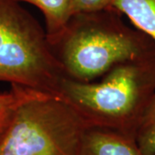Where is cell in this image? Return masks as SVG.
<instances>
[{
	"label": "cell",
	"mask_w": 155,
	"mask_h": 155,
	"mask_svg": "<svg viewBox=\"0 0 155 155\" xmlns=\"http://www.w3.org/2000/svg\"><path fill=\"white\" fill-rule=\"evenodd\" d=\"M122 16L114 8L77 13L48 39L65 77L91 82L119 64L155 56L154 41Z\"/></svg>",
	"instance_id": "cell-1"
},
{
	"label": "cell",
	"mask_w": 155,
	"mask_h": 155,
	"mask_svg": "<svg viewBox=\"0 0 155 155\" xmlns=\"http://www.w3.org/2000/svg\"><path fill=\"white\" fill-rule=\"evenodd\" d=\"M155 92V56L119 64L91 82L65 78L60 97L90 127L107 128L134 138L135 130Z\"/></svg>",
	"instance_id": "cell-2"
},
{
	"label": "cell",
	"mask_w": 155,
	"mask_h": 155,
	"mask_svg": "<svg viewBox=\"0 0 155 155\" xmlns=\"http://www.w3.org/2000/svg\"><path fill=\"white\" fill-rule=\"evenodd\" d=\"M89 125L60 97L41 93L12 107L0 155H78Z\"/></svg>",
	"instance_id": "cell-3"
},
{
	"label": "cell",
	"mask_w": 155,
	"mask_h": 155,
	"mask_svg": "<svg viewBox=\"0 0 155 155\" xmlns=\"http://www.w3.org/2000/svg\"><path fill=\"white\" fill-rule=\"evenodd\" d=\"M65 75L46 30L15 0H0V81L60 97Z\"/></svg>",
	"instance_id": "cell-4"
},
{
	"label": "cell",
	"mask_w": 155,
	"mask_h": 155,
	"mask_svg": "<svg viewBox=\"0 0 155 155\" xmlns=\"http://www.w3.org/2000/svg\"><path fill=\"white\" fill-rule=\"evenodd\" d=\"M78 155H145L132 136L117 131L89 127Z\"/></svg>",
	"instance_id": "cell-5"
},
{
	"label": "cell",
	"mask_w": 155,
	"mask_h": 155,
	"mask_svg": "<svg viewBox=\"0 0 155 155\" xmlns=\"http://www.w3.org/2000/svg\"><path fill=\"white\" fill-rule=\"evenodd\" d=\"M112 8L126 16L155 43V0H115Z\"/></svg>",
	"instance_id": "cell-6"
},
{
	"label": "cell",
	"mask_w": 155,
	"mask_h": 155,
	"mask_svg": "<svg viewBox=\"0 0 155 155\" xmlns=\"http://www.w3.org/2000/svg\"><path fill=\"white\" fill-rule=\"evenodd\" d=\"M35 6L41 11L46 23L48 39L54 38L74 15L72 0H15Z\"/></svg>",
	"instance_id": "cell-7"
},
{
	"label": "cell",
	"mask_w": 155,
	"mask_h": 155,
	"mask_svg": "<svg viewBox=\"0 0 155 155\" xmlns=\"http://www.w3.org/2000/svg\"><path fill=\"white\" fill-rule=\"evenodd\" d=\"M134 140L145 155H155V92L139 122Z\"/></svg>",
	"instance_id": "cell-8"
},
{
	"label": "cell",
	"mask_w": 155,
	"mask_h": 155,
	"mask_svg": "<svg viewBox=\"0 0 155 155\" xmlns=\"http://www.w3.org/2000/svg\"><path fill=\"white\" fill-rule=\"evenodd\" d=\"M41 93L44 92L17 84H11V89L9 91L0 93V114L22 101L35 97Z\"/></svg>",
	"instance_id": "cell-9"
},
{
	"label": "cell",
	"mask_w": 155,
	"mask_h": 155,
	"mask_svg": "<svg viewBox=\"0 0 155 155\" xmlns=\"http://www.w3.org/2000/svg\"><path fill=\"white\" fill-rule=\"evenodd\" d=\"M115 0H72L74 14L110 9Z\"/></svg>",
	"instance_id": "cell-10"
},
{
	"label": "cell",
	"mask_w": 155,
	"mask_h": 155,
	"mask_svg": "<svg viewBox=\"0 0 155 155\" xmlns=\"http://www.w3.org/2000/svg\"><path fill=\"white\" fill-rule=\"evenodd\" d=\"M9 111H10V109L0 114V131L3 129V127L5 125L7 118H8V115H9Z\"/></svg>",
	"instance_id": "cell-11"
}]
</instances>
